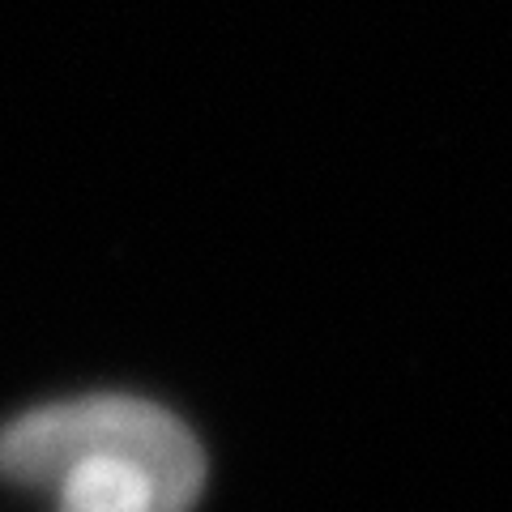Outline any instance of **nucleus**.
<instances>
[{
	"mask_svg": "<svg viewBox=\"0 0 512 512\" xmlns=\"http://www.w3.org/2000/svg\"><path fill=\"white\" fill-rule=\"evenodd\" d=\"M0 474L52 491L60 512H192L205 457L171 410L128 393H90L0 427Z\"/></svg>",
	"mask_w": 512,
	"mask_h": 512,
	"instance_id": "nucleus-1",
	"label": "nucleus"
}]
</instances>
